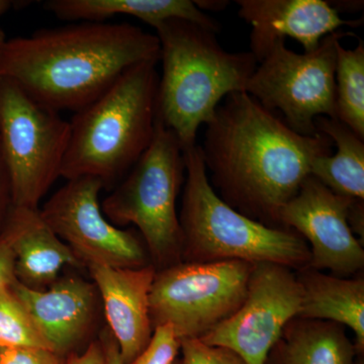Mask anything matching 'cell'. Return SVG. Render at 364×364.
<instances>
[{
	"label": "cell",
	"mask_w": 364,
	"mask_h": 364,
	"mask_svg": "<svg viewBox=\"0 0 364 364\" xmlns=\"http://www.w3.org/2000/svg\"><path fill=\"white\" fill-rule=\"evenodd\" d=\"M200 149L225 203L280 227V210L310 176L313 162L332 154L333 143L324 134L299 135L247 92H235L215 109Z\"/></svg>",
	"instance_id": "1"
},
{
	"label": "cell",
	"mask_w": 364,
	"mask_h": 364,
	"mask_svg": "<svg viewBox=\"0 0 364 364\" xmlns=\"http://www.w3.org/2000/svg\"><path fill=\"white\" fill-rule=\"evenodd\" d=\"M144 62H160L156 35L130 23H79L6 40L0 76L55 111L77 112Z\"/></svg>",
	"instance_id": "2"
},
{
	"label": "cell",
	"mask_w": 364,
	"mask_h": 364,
	"mask_svg": "<svg viewBox=\"0 0 364 364\" xmlns=\"http://www.w3.org/2000/svg\"><path fill=\"white\" fill-rule=\"evenodd\" d=\"M162 75L157 119L178 139L182 149L196 145L198 128L212 121L224 97L246 92L257 60L251 52H228L215 33L181 18L158 26Z\"/></svg>",
	"instance_id": "3"
},
{
	"label": "cell",
	"mask_w": 364,
	"mask_h": 364,
	"mask_svg": "<svg viewBox=\"0 0 364 364\" xmlns=\"http://www.w3.org/2000/svg\"><path fill=\"white\" fill-rule=\"evenodd\" d=\"M158 62L131 67L104 95L76 112L61 176L111 186L149 148L157 121Z\"/></svg>",
	"instance_id": "4"
},
{
	"label": "cell",
	"mask_w": 364,
	"mask_h": 364,
	"mask_svg": "<svg viewBox=\"0 0 364 364\" xmlns=\"http://www.w3.org/2000/svg\"><path fill=\"white\" fill-rule=\"evenodd\" d=\"M183 153L186 181L179 215L183 262L240 260L309 267L310 248L296 232L268 226L230 207L208 181L200 146Z\"/></svg>",
	"instance_id": "5"
},
{
	"label": "cell",
	"mask_w": 364,
	"mask_h": 364,
	"mask_svg": "<svg viewBox=\"0 0 364 364\" xmlns=\"http://www.w3.org/2000/svg\"><path fill=\"white\" fill-rule=\"evenodd\" d=\"M186 181V160L177 136L157 119L154 138L102 210L114 226L138 228L156 270L182 262L176 200Z\"/></svg>",
	"instance_id": "6"
},
{
	"label": "cell",
	"mask_w": 364,
	"mask_h": 364,
	"mask_svg": "<svg viewBox=\"0 0 364 364\" xmlns=\"http://www.w3.org/2000/svg\"><path fill=\"white\" fill-rule=\"evenodd\" d=\"M69 136L70 124L59 112L0 76V146L14 208L39 210L41 200L61 176Z\"/></svg>",
	"instance_id": "7"
},
{
	"label": "cell",
	"mask_w": 364,
	"mask_h": 364,
	"mask_svg": "<svg viewBox=\"0 0 364 364\" xmlns=\"http://www.w3.org/2000/svg\"><path fill=\"white\" fill-rule=\"evenodd\" d=\"M351 36L355 33L337 31L303 54L287 48L286 40L277 41L256 67L246 92L268 111L282 112L299 135H317V117L337 119V46Z\"/></svg>",
	"instance_id": "8"
},
{
	"label": "cell",
	"mask_w": 364,
	"mask_h": 364,
	"mask_svg": "<svg viewBox=\"0 0 364 364\" xmlns=\"http://www.w3.org/2000/svg\"><path fill=\"white\" fill-rule=\"evenodd\" d=\"M254 263L179 262L156 270L150 291L152 328L171 324L182 340L200 339L237 312Z\"/></svg>",
	"instance_id": "9"
},
{
	"label": "cell",
	"mask_w": 364,
	"mask_h": 364,
	"mask_svg": "<svg viewBox=\"0 0 364 364\" xmlns=\"http://www.w3.org/2000/svg\"><path fill=\"white\" fill-rule=\"evenodd\" d=\"M104 188L93 177L69 179L39 208L41 217L86 268L152 264L141 235L114 226L102 213L100 193Z\"/></svg>",
	"instance_id": "10"
},
{
	"label": "cell",
	"mask_w": 364,
	"mask_h": 364,
	"mask_svg": "<svg viewBox=\"0 0 364 364\" xmlns=\"http://www.w3.org/2000/svg\"><path fill=\"white\" fill-rule=\"evenodd\" d=\"M301 301L303 289L293 269L254 263L240 308L200 340L230 349L246 364H267L287 324L299 317Z\"/></svg>",
	"instance_id": "11"
},
{
	"label": "cell",
	"mask_w": 364,
	"mask_h": 364,
	"mask_svg": "<svg viewBox=\"0 0 364 364\" xmlns=\"http://www.w3.org/2000/svg\"><path fill=\"white\" fill-rule=\"evenodd\" d=\"M354 202L310 176L282 208L279 226L293 230L311 244L309 267L328 269L338 277H349L363 269V247L349 225Z\"/></svg>",
	"instance_id": "12"
},
{
	"label": "cell",
	"mask_w": 364,
	"mask_h": 364,
	"mask_svg": "<svg viewBox=\"0 0 364 364\" xmlns=\"http://www.w3.org/2000/svg\"><path fill=\"white\" fill-rule=\"evenodd\" d=\"M11 289L23 301L53 351L67 358L98 338L102 306L95 282L78 275L59 277L44 291L14 282Z\"/></svg>",
	"instance_id": "13"
},
{
	"label": "cell",
	"mask_w": 364,
	"mask_h": 364,
	"mask_svg": "<svg viewBox=\"0 0 364 364\" xmlns=\"http://www.w3.org/2000/svg\"><path fill=\"white\" fill-rule=\"evenodd\" d=\"M238 16L251 26V53L258 63L273 44L287 38L298 41L304 53L343 26L358 28L363 20L346 21L325 0H237Z\"/></svg>",
	"instance_id": "14"
},
{
	"label": "cell",
	"mask_w": 364,
	"mask_h": 364,
	"mask_svg": "<svg viewBox=\"0 0 364 364\" xmlns=\"http://www.w3.org/2000/svg\"><path fill=\"white\" fill-rule=\"evenodd\" d=\"M97 287L107 328L119 344L124 364H130L149 343L153 328L150 291L156 268L87 267Z\"/></svg>",
	"instance_id": "15"
},
{
	"label": "cell",
	"mask_w": 364,
	"mask_h": 364,
	"mask_svg": "<svg viewBox=\"0 0 364 364\" xmlns=\"http://www.w3.org/2000/svg\"><path fill=\"white\" fill-rule=\"evenodd\" d=\"M14 255V275L21 286L44 291L66 267L82 268L68 245L47 226L39 210L14 208L4 229Z\"/></svg>",
	"instance_id": "16"
},
{
	"label": "cell",
	"mask_w": 364,
	"mask_h": 364,
	"mask_svg": "<svg viewBox=\"0 0 364 364\" xmlns=\"http://www.w3.org/2000/svg\"><path fill=\"white\" fill-rule=\"evenodd\" d=\"M44 6L63 21L105 23L116 16H129L157 28L166 21L181 18L220 32L219 23L191 0H49Z\"/></svg>",
	"instance_id": "17"
},
{
	"label": "cell",
	"mask_w": 364,
	"mask_h": 364,
	"mask_svg": "<svg viewBox=\"0 0 364 364\" xmlns=\"http://www.w3.org/2000/svg\"><path fill=\"white\" fill-rule=\"evenodd\" d=\"M303 301L298 318L329 321L350 328L356 349H364V280L347 279L304 268L296 275Z\"/></svg>",
	"instance_id": "18"
},
{
	"label": "cell",
	"mask_w": 364,
	"mask_h": 364,
	"mask_svg": "<svg viewBox=\"0 0 364 364\" xmlns=\"http://www.w3.org/2000/svg\"><path fill=\"white\" fill-rule=\"evenodd\" d=\"M358 354L343 326L296 318L270 351L267 364H356Z\"/></svg>",
	"instance_id": "19"
},
{
	"label": "cell",
	"mask_w": 364,
	"mask_h": 364,
	"mask_svg": "<svg viewBox=\"0 0 364 364\" xmlns=\"http://www.w3.org/2000/svg\"><path fill=\"white\" fill-rule=\"evenodd\" d=\"M315 124L318 133L332 141L336 153L317 158L310 176L336 195L363 202L364 140L337 119L318 117Z\"/></svg>",
	"instance_id": "20"
},
{
	"label": "cell",
	"mask_w": 364,
	"mask_h": 364,
	"mask_svg": "<svg viewBox=\"0 0 364 364\" xmlns=\"http://www.w3.org/2000/svg\"><path fill=\"white\" fill-rule=\"evenodd\" d=\"M336 117L364 140V43L354 49L337 46Z\"/></svg>",
	"instance_id": "21"
},
{
	"label": "cell",
	"mask_w": 364,
	"mask_h": 364,
	"mask_svg": "<svg viewBox=\"0 0 364 364\" xmlns=\"http://www.w3.org/2000/svg\"><path fill=\"white\" fill-rule=\"evenodd\" d=\"M0 348L52 350L28 309L14 293L11 287L0 291Z\"/></svg>",
	"instance_id": "22"
},
{
	"label": "cell",
	"mask_w": 364,
	"mask_h": 364,
	"mask_svg": "<svg viewBox=\"0 0 364 364\" xmlns=\"http://www.w3.org/2000/svg\"><path fill=\"white\" fill-rule=\"evenodd\" d=\"M181 349V340L171 324L153 329L149 343L130 364H173Z\"/></svg>",
	"instance_id": "23"
},
{
	"label": "cell",
	"mask_w": 364,
	"mask_h": 364,
	"mask_svg": "<svg viewBox=\"0 0 364 364\" xmlns=\"http://www.w3.org/2000/svg\"><path fill=\"white\" fill-rule=\"evenodd\" d=\"M181 350V364H246L230 349L210 346L200 339L182 340Z\"/></svg>",
	"instance_id": "24"
},
{
	"label": "cell",
	"mask_w": 364,
	"mask_h": 364,
	"mask_svg": "<svg viewBox=\"0 0 364 364\" xmlns=\"http://www.w3.org/2000/svg\"><path fill=\"white\" fill-rule=\"evenodd\" d=\"M0 364H66V358L45 348H0Z\"/></svg>",
	"instance_id": "25"
},
{
	"label": "cell",
	"mask_w": 364,
	"mask_h": 364,
	"mask_svg": "<svg viewBox=\"0 0 364 364\" xmlns=\"http://www.w3.org/2000/svg\"><path fill=\"white\" fill-rule=\"evenodd\" d=\"M13 208L11 178L0 146V234L4 231Z\"/></svg>",
	"instance_id": "26"
},
{
	"label": "cell",
	"mask_w": 364,
	"mask_h": 364,
	"mask_svg": "<svg viewBox=\"0 0 364 364\" xmlns=\"http://www.w3.org/2000/svg\"><path fill=\"white\" fill-rule=\"evenodd\" d=\"M16 280L13 249L11 242L2 231L0 234V291L13 286Z\"/></svg>",
	"instance_id": "27"
},
{
	"label": "cell",
	"mask_w": 364,
	"mask_h": 364,
	"mask_svg": "<svg viewBox=\"0 0 364 364\" xmlns=\"http://www.w3.org/2000/svg\"><path fill=\"white\" fill-rule=\"evenodd\" d=\"M66 364H105L104 349L100 340L91 342L82 352L67 356Z\"/></svg>",
	"instance_id": "28"
},
{
	"label": "cell",
	"mask_w": 364,
	"mask_h": 364,
	"mask_svg": "<svg viewBox=\"0 0 364 364\" xmlns=\"http://www.w3.org/2000/svg\"><path fill=\"white\" fill-rule=\"evenodd\" d=\"M98 340L104 349L105 364H124L116 338L107 327L102 328Z\"/></svg>",
	"instance_id": "29"
},
{
	"label": "cell",
	"mask_w": 364,
	"mask_h": 364,
	"mask_svg": "<svg viewBox=\"0 0 364 364\" xmlns=\"http://www.w3.org/2000/svg\"><path fill=\"white\" fill-rule=\"evenodd\" d=\"M331 4L333 9L340 14L342 11H348L354 14L355 11H361L363 9V1H328Z\"/></svg>",
	"instance_id": "30"
},
{
	"label": "cell",
	"mask_w": 364,
	"mask_h": 364,
	"mask_svg": "<svg viewBox=\"0 0 364 364\" xmlns=\"http://www.w3.org/2000/svg\"><path fill=\"white\" fill-rule=\"evenodd\" d=\"M195 4L198 6V9H200V11H203L205 9L208 11H222L225 7L228 6L229 2L228 1H210V0H207V1H203V0H196Z\"/></svg>",
	"instance_id": "31"
},
{
	"label": "cell",
	"mask_w": 364,
	"mask_h": 364,
	"mask_svg": "<svg viewBox=\"0 0 364 364\" xmlns=\"http://www.w3.org/2000/svg\"><path fill=\"white\" fill-rule=\"evenodd\" d=\"M11 6H13V2L9 1V0H0V16L6 14Z\"/></svg>",
	"instance_id": "32"
},
{
	"label": "cell",
	"mask_w": 364,
	"mask_h": 364,
	"mask_svg": "<svg viewBox=\"0 0 364 364\" xmlns=\"http://www.w3.org/2000/svg\"><path fill=\"white\" fill-rule=\"evenodd\" d=\"M6 38L4 31L0 28V56H1L2 50H4V44H6Z\"/></svg>",
	"instance_id": "33"
},
{
	"label": "cell",
	"mask_w": 364,
	"mask_h": 364,
	"mask_svg": "<svg viewBox=\"0 0 364 364\" xmlns=\"http://www.w3.org/2000/svg\"><path fill=\"white\" fill-rule=\"evenodd\" d=\"M173 364H181V359L177 358L176 361H174Z\"/></svg>",
	"instance_id": "34"
},
{
	"label": "cell",
	"mask_w": 364,
	"mask_h": 364,
	"mask_svg": "<svg viewBox=\"0 0 364 364\" xmlns=\"http://www.w3.org/2000/svg\"><path fill=\"white\" fill-rule=\"evenodd\" d=\"M356 364H363V360H358L356 361Z\"/></svg>",
	"instance_id": "35"
}]
</instances>
